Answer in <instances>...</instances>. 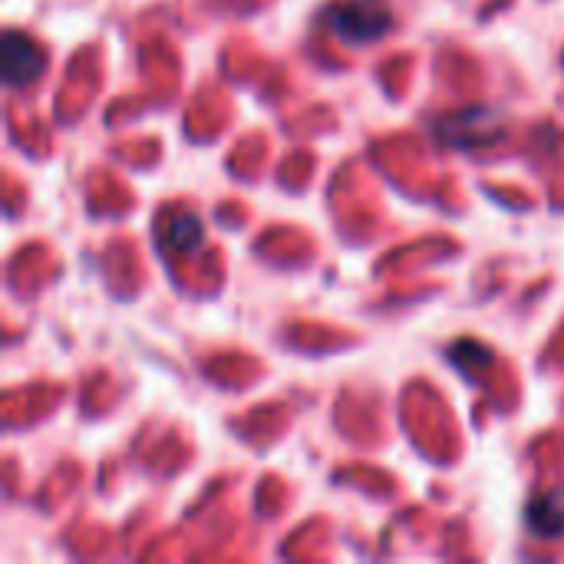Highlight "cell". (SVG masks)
Instances as JSON below:
<instances>
[{"label":"cell","mask_w":564,"mask_h":564,"mask_svg":"<svg viewBox=\"0 0 564 564\" xmlns=\"http://www.w3.org/2000/svg\"><path fill=\"white\" fill-rule=\"evenodd\" d=\"M327 26L340 40L360 46L380 40L393 26V17L380 0H340L327 10Z\"/></svg>","instance_id":"obj_1"},{"label":"cell","mask_w":564,"mask_h":564,"mask_svg":"<svg viewBox=\"0 0 564 564\" xmlns=\"http://www.w3.org/2000/svg\"><path fill=\"white\" fill-rule=\"evenodd\" d=\"M502 132V119L492 109H469V112H456L449 119H443L440 135L446 145L456 149H476V145H489L496 135Z\"/></svg>","instance_id":"obj_2"},{"label":"cell","mask_w":564,"mask_h":564,"mask_svg":"<svg viewBox=\"0 0 564 564\" xmlns=\"http://www.w3.org/2000/svg\"><path fill=\"white\" fill-rule=\"evenodd\" d=\"M0 59H3V83L7 86H30L43 73V53H40V46L30 36L17 33V30H10L3 36Z\"/></svg>","instance_id":"obj_3"},{"label":"cell","mask_w":564,"mask_h":564,"mask_svg":"<svg viewBox=\"0 0 564 564\" xmlns=\"http://www.w3.org/2000/svg\"><path fill=\"white\" fill-rule=\"evenodd\" d=\"M529 529L539 539H558V535H564V489L542 492L529 506Z\"/></svg>","instance_id":"obj_4"},{"label":"cell","mask_w":564,"mask_h":564,"mask_svg":"<svg viewBox=\"0 0 564 564\" xmlns=\"http://www.w3.org/2000/svg\"><path fill=\"white\" fill-rule=\"evenodd\" d=\"M162 238H165V245H169L172 251H195V248L202 245V225H198L195 215H175V218L165 225Z\"/></svg>","instance_id":"obj_5"}]
</instances>
